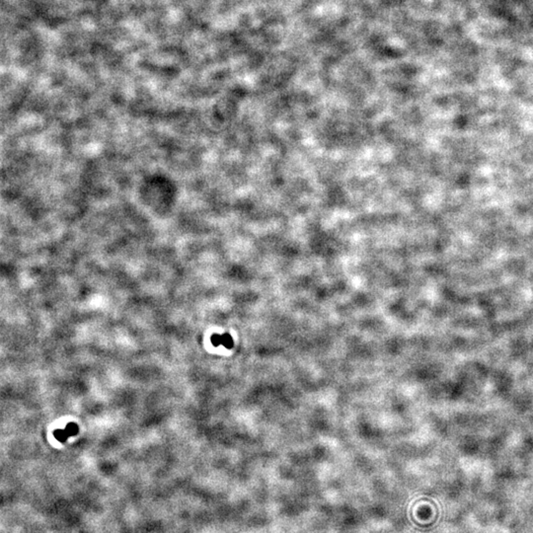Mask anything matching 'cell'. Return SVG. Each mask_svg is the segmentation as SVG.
<instances>
[{"label":"cell","instance_id":"cell-1","mask_svg":"<svg viewBox=\"0 0 533 533\" xmlns=\"http://www.w3.org/2000/svg\"><path fill=\"white\" fill-rule=\"evenodd\" d=\"M65 431L68 435V437H74L78 433V426L75 423H69L65 427Z\"/></svg>","mask_w":533,"mask_h":533},{"label":"cell","instance_id":"cell-2","mask_svg":"<svg viewBox=\"0 0 533 533\" xmlns=\"http://www.w3.org/2000/svg\"><path fill=\"white\" fill-rule=\"evenodd\" d=\"M233 345H234V343H233V339H232V337H231L229 334L225 333V334L222 335V346H223V347H225L226 349L230 350V349L233 348Z\"/></svg>","mask_w":533,"mask_h":533},{"label":"cell","instance_id":"cell-3","mask_svg":"<svg viewBox=\"0 0 533 533\" xmlns=\"http://www.w3.org/2000/svg\"><path fill=\"white\" fill-rule=\"evenodd\" d=\"M53 436H54V438H55V439H56V440H57V441H58V442H66V441H67V439L69 438V437H68V435L66 433L65 429H56V430H54V432H53Z\"/></svg>","mask_w":533,"mask_h":533},{"label":"cell","instance_id":"cell-4","mask_svg":"<svg viewBox=\"0 0 533 533\" xmlns=\"http://www.w3.org/2000/svg\"><path fill=\"white\" fill-rule=\"evenodd\" d=\"M211 344L214 346V347H220L222 345V335L220 334H214L211 336Z\"/></svg>","mask_w":533,"mask_h":533}]
</instances>
